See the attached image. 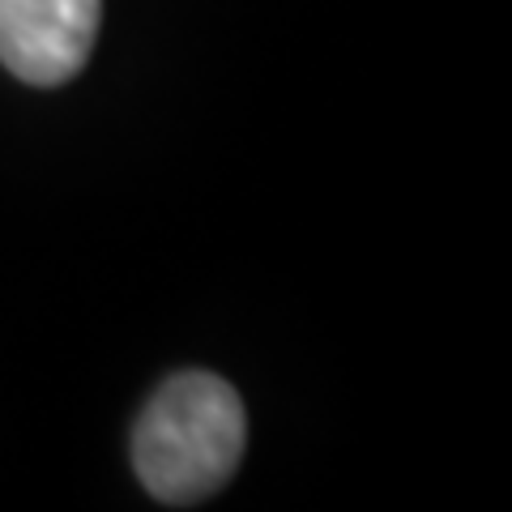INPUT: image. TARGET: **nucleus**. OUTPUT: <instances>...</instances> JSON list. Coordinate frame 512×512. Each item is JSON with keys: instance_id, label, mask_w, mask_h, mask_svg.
Masks as SVG:
<instances>
[{"instance_id": "f257e3e1", "label": "nucleus", "mask_w": 512, "mask_h": 512, "mask_svg": "<svg viewBox=\"0 0 512 512\" xmlns=\"http://www.w3.org/2000/svg\"><path fill=\"white\" fill-rule=\"evenodd\" d=\"M244 440L248 419L231 384L210 372H180L141 410L133 466L154 500L184 508L231 483Z\"/></svg>"}, {"instance_id": "f03ea898", "label": "nucleus", "mask_w": 512, "mask_h": 512, "mask_svg": "<svg viewBox=\"0 0 512 512\" xmlns=\"http://www.w3.org/2000/svg\"><path fill=\"white\" fill-rule=\"evenodd\" d=\"M103 0H0V64L30 86H60L90 60Z\"/></svg>"}]
</instances>
